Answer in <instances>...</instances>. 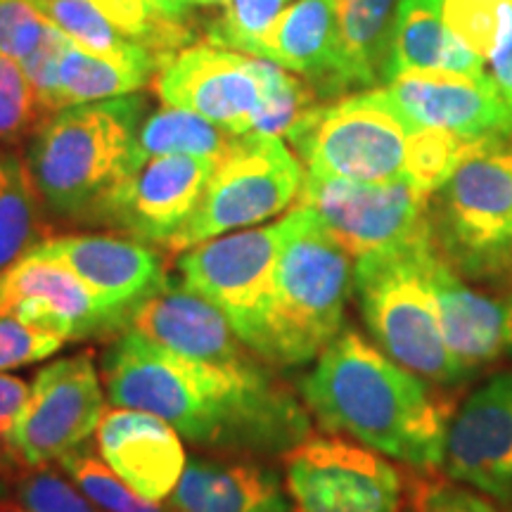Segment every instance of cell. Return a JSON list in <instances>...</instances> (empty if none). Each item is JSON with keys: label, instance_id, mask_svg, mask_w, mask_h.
<instances>
[{"label": "cell", "instance_id": "cell-1", "mask_svg": "<svg viewBox=\"0 0 512 512\" xmlns=\"http://www.w3.org/2000/svg\"><path fill=\"white\" fill-rule=\"evenodd\" d=\"M271 363L233 368L185 358L126 330L102 354L114 406L169 422L202 453L283 458L313 434L302 394Z\"/></svg>", "mask_w": 512, "mask_h": 512}, {"label": "cell", "instance_id": "cell-2", "mask_svg": "<svg viewBox=\"0 0 512 512\" xmlns=\"http://www.w3.org/2000/svg\"><path fill=\"white\" fill-rule=\"evenodd\" d=\"M320 430L354 439L396 463L432 472L444 463L451 406L356 330H344L299 382Z\"/></svg>", "mask_w": 512, "mask_h": 512}, {"label": "cell", "instance_id": "cell-3", "mask_svg": "<svg viewBox=\"0 0 512 512\" xmlns=\"http://www.w3.org/2000/svg\"><path fill=\"white\" fill-rule=\"evenodd\" d=\"M140 93L55 112L27 143V166L46 214L88 226L95 209L140 164Z\"/></svg>", "mask_w": 512, "mask_h": 512}, {"label": "cell", "instance_id": "cell-4", "mask_svg": "<svg viewBox=\"0 0 512 512\" xmlns=\"http://www.w3.org/2000/svg\"><path fill=\"white\" fill-rule=\"evenodd\" d=\"M280 226L261 358L275 368H297L316 361L344 332L354 264L306 204L297 202Z\"/></svg>", "mask_w": 512, "mask_h": 512}, {"label": "cell", "instance_id": "cell-5", "mask_svg": "<svg viewBox=\"0 0 512 512\" xmlns=\"http://www.w3.org/2000/svg\"><path fill=\"white\" fill-rule=\"evenodd\" d=\"M441 254L434 235L356 259L354 297L363 323L389 358L439 387L470 380L446 347L437 299Z\"/></svg>", "mask_w": 512, "mask_h": 512}, {"label": "cell", "instance_id": "cell-6", "mask_svg": "<svg viewBox=\"0 0 512 512\" xmlns=\"http://www.w3.org/2000/svg\"><path fill=\"white\" fill-rule=\"evenodd\" d=\"M439 254L465 280L512 271V133L479 140L430 200Z\"/></svg>", "mask_w": 512, "mask_h": 512}, {"label": "cell", "instance_id": "cell-7", "mask_svg": "<svg viewBox=\"0 0 512 512\" xmlns=\"http://www.w3.org/2000/svg\"><path fill=\"white\" fill-rule=\"evenodd\" d=\"M420 126L399 110L387 88H368L313 105L287 131L306 174L356 183L406 181Z\"/></svg>", "mask_w": 512, "mask_h": 512}, {"label": "cell", "instance_id": "cell-8", "mask_svg": "<svg viewBox=\"0 0 512 512\" xmlns=\"http://www.w3.org/2000/svg\"><path fill=\"white\" fill-rule=\"evenodd\" d=\"M302 162L283 138L245 133L216 162L202 200L183 228L166 242L169 252L254 228L292 207L304 185Z\"/></svg>", "mask_w": 512, "mask_h": 512}, {"label": "cell", "instance_id": "cell-9", "mask_svg": "<svg viewBox=\"0 0 512 512\" xmlns=\"http://www.w3.org/2000/svg\"><path fill=\"white\" fill-rule=\"evenodd\" d=\"M292 512H403L406 475L373 448L354 439L316 437L283 456Z\"/></svg>", "mask_w": 512, "mask_h": 512}, {"label": "cell", "instance_id": "cell-10", "mask_svg": "<svg viewBox=\"0 0 512 512\" xmlns=\"http://www.w3.org/2000/svg\"><path fill=\"white\" fill-rule=\"evenodd\" d=\"M280 238L283 226L278 221L219 235L185 249L176 259L181 283L226 313L242 342L259 356L273 297Z\"/></svg>", "mask_w": 512, "mask_h": 512}, {"label": "cell", "instance_id": "cell-11", "mask_svg": "<svg viewBox=\"0 0 512 512\" xmlns=\"http://www.w3.org/2000/svg\"><path fill=\"white\" fill-rule=\"evenodd\" d=\"M430 200L432 195L406 181L356 183L311 174L297 197L351 259L430 235Z\"/></svg>", "mask_w": 512, "mask_h": 512}, {"label": "cell", "instance_id": "cell-12", "mask_svg": "<svg viewBox=\"0 0 512 512\" xmlns=\"http://www.w3.org/2000/svg\"><path fill=\"white\" fill-rule=\"evenodd\" d=\"M268 60L197 43L178 50L159 69L152 88L169 107H181L235 136L254 131L266 100Z\"/></svg>", "mask_w": 512, "mask_h": 512}, {"label": "cell", "instance_id": "cell-13", "mask_svg": "<svg viewBox=\"0 0 512 512\" xmlns=\"http://www.w3.org/2000/svg\"><path fill=\"white\" fill-rule=\"evenodd\" d=\"M102 375L91 351L60 358L41 368L17 430V456L24 470L57 465L86 446L107 411Z\"/></svg>", "mask_w": 512, "mask_h": 512}, {"label": "cell", "instance_id": "cell-14", "mask_svg": "<svg viewBox=\"0 0 512 512\" xmlns=\"http://www.w3.org/2000/svg\"><path fill=\"white\" fill-rule=\"evenodd\" d=\"M214 166L204 157H147L102 200L88 226L166 247L200 204Z\"/></svg>", "mask_w": 512, "mask_h": 512}, {"label": "cell", "instance_id": "cell-15", "mask_svg": "<svg viewBox=\"0 0 512 512\" xmlns=\"http://www.w3.org/2000/svg\"><path fill=\"white\" fill-rule=\"evenodd\" d=\"M0 316L69 342L119 337L128 330V320L107 309L72 268L36 249L0 275Z\"/></svg>", "mask_w": 512, "mask_h": 512}, {"label": "cell", "instance_id": "cell-16", "mask_svg": "<svg viewBox=\"0 0 512 512\" xmlns=\"http://www.w3.org/2000/svg\"><path fill=\"white\" fill-rule=\"evenodd\" d=\"M441 470L512 510V370L491 375L453 413Z\"/></svg>", "mask_w": 512, "mask_h": 512}, {"label": "cell", "instance_id": "cell-17", "mask_svg": "<svg viewBox=\"0 0 512 512\" xmlns=\"http://www.w3.org/2000/svg\"><path fill=\"white\" fill-rule=\"evenodd\" d=\"M34 249L72 268L107 309L128 323L133 311L169 278L159 249L128 235H48Z\"/></svg>", "mask_w": 512, "mask_h": 512}, {"label": "cell", "instance_id": "cell-18", "mask_svg": "<svg viewBox=\"0 0 512 512\" xmlns=\"http://www.w3.org/2000/svg\"><path fill=\"white\" fill-rule=\"evenodd\" d=\"M128 330L192 361L247 368L268 363L249 349L226 313L169 275L159 290L133 311Z\"/></svg>", "mask_w": 512, "mask_h": 512}, {"label": "cell", "instance_id": "cell-19", "mask_svg": "<svg viewBox=\"0 0 512 512\" xmlns=\"http://www.w3.org/2000/svg\"><path fill=\"white\" fill-rule=\"evenodd\" d=\"M384 88L415 126L439 128L465 140L512 133V117L489 74L406 72Z\"/></svg>", "mask_w": 512, "mask_h": 512}, {"label": "cell", "instance_id": "cell-20", "mask_svg": "<svg viewBox=\"0 0 512 512\" xmlns=\"http://www.w3.org/2000/svg\"><path fill=\"white\" fill-rule=\"evenodd\" d=\"M98 453L114 475L147 501L162 503L181 482L188 456L169 422L136 408L105 411L98 432Z\"/></svg>", "mask_w": 512, "mask_h": 512}, {"label": "cell", "instance_id": "cell-21", "mask_svg": "<svg viewBox=\"0 0 512 512\" xmlns=\"http://www.w3.org/2000/svg\"><path fill=\"white\" fill-rule=\"evenodd\" d=\"M169 512H292L285 477L268 458L195 453L188 458Z\"/></svg>", "mask_w": 512, "mask_h": 512}, {"label": "cell", "instance_id": "cell-22", "mask_svg": "<svg viewBox=\"0 0 512 512\" xmlns=\"http://www.w3.org/2000/svg\"><path fill=\"white\" fill-rule=\"evenodd\" d=\"M434 285L446 347L467 375L512 361V294L472 290L444 256L437 264Z\"/></svg>", "mask_w": 512, "mask_h": 512}, {"label": "cell", "instance_id": "cell-23", "mask_svg": "<svg viewBox=\"0 0 512 512\" xmlns=\"http://www.w3.org/2000/svg\"><path fill=\"white\" fill-rule=\"evenodd\" d=\"M406 72L486 74V62L446 27L444 0H399L382 81Z\"/></svg>", "mask_w": 512, "mask_h": 512}, {"label": "cell", "instance_id": "cell-24", "mask_svg": "<svg viewBox=\"0 0 512 512\" xmlns=\"http://www.w3.org/2000/svg\"><path fill=\"white\" fill-rule=\"evenodd\" d=\"M399 0H335V57L323 100L368 91L382 81Z\"/></svg>", "mask_w": 512, "mask_h": 512}, {"label": "cell", "instance_id": "cell-25", "mask_svg": "<svg viewBox=\"0 0 512 512\" xmlns=\"http://www.w3.org/2000/svg\"><path fill=\"white\" fill-rule=\"evenodd\" d=\"M335 0H294L254 43L249 55L304 76L323 100L335 57Z\"/></svg>", "mask_w": 512, "mask_h": 512}, {"label": "cell", "instance_id": "cell-26", "mask_svg": "<svg viewBox=\"0 0 512 512\" xmlns=\"http://www.w3.org/2000/svg\"><path fill=\"white\" fill-rule=\"evenodd\" d=\"M169 57L131 46L114 53H95L72 41L60 60V105H86L140 93L155 81Z\"/></svg>", "mask_w": 512, "mask_h": 512}, {"label": "cell", "instance_id": "cell-27", "mask_svg": "<svg viewBox=\"0 0 512 512\" xmlns=\"http://www.w3.org/2000/svg\"><path fill=\"white\" fill-rule=\"evenodd\" d=\"M48 238L46 209L31 178L27 159L0 155V275Z\"/></svg>", "mask_w": 512, "mask_h": 512}, {"label": "cell", "instance_id": "cell-28", "mask_svg": "<svg viewBox=\"0 0 512 512\" xmlns=\"http://www.w3.org/2000/svg\"><path fill=\"white\" fill-rule=\"evenodd\" d=\"M235 133L211 124L200 114L181 107H159L143 119L138 131V159L159 155H188L219 159L235 143Z\"/></svg>", "mask_w": 512, "mask_h": 512}, {"label": "cell", "instance_id": "cell-29", "mask_svg": "<svg viewBox=\"0 0 512 512\" xmlns=\"http://www.w3.org/2000/svg\"><path fill=\"white\" fill-rule=\"evenodd\" d=\"M57 467L67 475L91 501L105 512H169V508L138 496L105 460L91 448L81 446L57 460Z\"/></svg>", "mask_w": 512, "mask_h": 512}, {"label": "cell", "instance_id": "cell-30", "mask_svg": "<svg viewBox=\"0 0 512 512\" xmlns=\"http://www.w3.org/2000/svg\"><path fill=\"white\" fill-rule=\"evenodd\" d=\"M48 119L22 62L0 53V147L15 150L29 143Z\"/></svg>", "mask_w": 512, "mask_h": 512}, {"label": "cell", "instance_id": "cell-31", "mask_svg": "<svg viewBox=\"0 0 512 512\" xmlns=\"http://www.w3.org/2000/svg\"><path fill=\"white\" fill-rule=\"evenodd\" d=\"M290 3L292 0H226L219 5V15L204 24L207 43L249 55L254 43Z\"/></svg>", "mask_w": 512, "mask_h": 512}, {"label": "cell", "instance_id": "cell-32", "mask_svg": "<svg viewBox=\"0 0 512 512\" xmlns=\"http://www.w3.org/2000/svg\"><path fill=\"white\" fill-rule=\"evenodd\" d=\"M10 496L24 512H105L57 465L19 472L10 486Z\"/></svg>", "mask_w": 512, "mask_h": 512}, {"label": "cell", "instance_id": "cell-33", "mask_svg": "<svg viewBox=\"0 0 512 512\" xmlns=\"http://www.w3.org/2000/svg\"><path fill=\"white\" fill-rule=\"evenodd\" d=\"M55 27L36 0H0V53L27 60Z\"/></svg>", "mask_w": 512, "mask_h": 512}, {"label": "cell", "instance_id": "cell-34", "mask_svg": "<svg viewBox=\"0 0 512 512\" xmlns=\"http://www.w3.org/2000/svg\"><path fill=\"white\" fill-rule=\"evenodd\" d=\"M67 339L55 332L34 328L22 320L0 316V373L27 368L55 356Z\"/></svg>", "mask_w": 512, "mask_h": 512}, {"label": "cell", "instance_id": "cell-35", "mask_svg": "<svg viewBox=\"0 0 512 512\" xmlns=\"http://www.w3.org/2000/svg\"><path fill=\"white\" fill-rule=\"evenodd\" d=\"M403 512H501V508L491 498L453 479H418L408 486Z\"/></svg>", "mask_w": 512, "mask_h": 512}, {"label": "cell", "instance_id": "cell-36", "mask_svg": "<svg viewBox=\"0 0 512 512\" xmlns=\"http://www.w3.org/2000/svg\"><path fill=\"white\" fill-rule=\"evenodd\" d=\"M31 387L22 377L0 373V477L12 486L19 472H24L17 456V430L27 408Z\"/></svg>", "mask_w": 512, "mask_h": 512}, {"label": "cell", "instance_id": "cell-37", "mask_svg": "<svg viewBox=\"0 0 512 512\" xmlns=\"http://www.w3.org/2000/svg\"><path fill=\"white\" fill-rule=\"evenodd\" d=\"M486 74L494 81L498 95L508 107L512 117V5H505L501 12V27L498 36L484 57Z\"/></svg>", "mask_w": 512, "mask_h": 512}, {"label": "cell", "instance_id": "cell-38", "mask_svg": "<svg viewBox=\"0 0 512 512\" xmlns=\"http://www.w3.org/2000/svg\"><path fill=\"white\" fill-rule=\"evenodd\" d=\"M178 3H181L185 10H192V8H214V5L226 3V0H178Z\"/></svg>", "mask_w": 512, "mask_h": 512}, {"label": "cell", "instance_id": "cell-39", "mask_svg": "<svg viewBox=\"0 0 512 512\" xmlns=\"http://www.w3.org/2000/svg\"><path fill=\"white\" fill-rule=\"evenodd\" d=\"M0 512H24V510L19 508L15 501H10V498H3V501H0Z\"/></svg>", "mask_w": 512, "mask_h": 512}, {"label": "cell", "instance_id": "cell-40", "mask_svg": "<svg viewBox=\"0 0 512 512\" xmlns=\"http://www.w3.org/2000/svg\"><path fill=\"white\" fill-rule=\"evenodd\" d=\"M162 3H164V5H169V8L174 10V12H181V15H190V10H185L183 5L178 3V0H162Z\"/></svg>", "mask_w": 512, "mask_h": 512}, {"label": "cell", "instance_id": "cell-41", "mask_svg": "<svg viewBox=\"0 0 512 512\" xmlns=\"http://www.w3.org/2000/svg\"><path fill=\"white\" fill-rule=\"evenodd\" d=\"M3 498H10V484L0 477V501H3Z\"/></svg>", "mask_w": 512, "mask_h": 512}, {"label": "cell", "instance_id": "cell-42", "mask_svg": "<svg viewBox=\"0 0 512 512\" xmlns=\"http://www.w3.org/2000/svg\"><path fill=\"white\" fill-rule=\"evenodd\" d=\"M482 3H489V5H496V8H501V5H512V0H482Z\"/></svg>", "mask_w": 512, "mask_h": 512}]
</instances>
